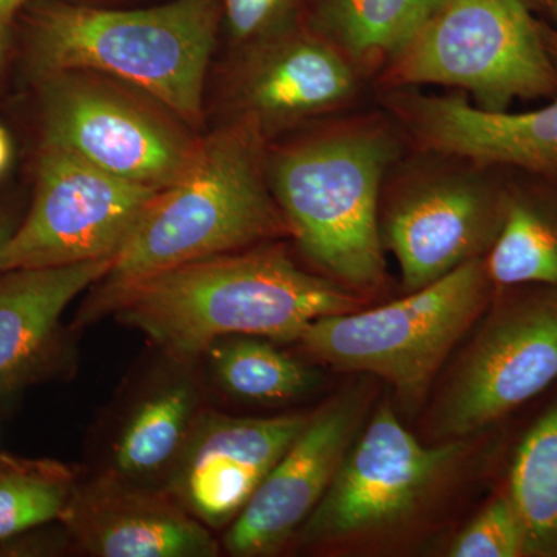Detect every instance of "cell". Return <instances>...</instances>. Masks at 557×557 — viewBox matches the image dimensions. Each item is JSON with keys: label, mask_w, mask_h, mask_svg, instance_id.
I'll return each instance as SVG.
<instances>
[{"label": "cell", "mask_w": 557, "mask_h": 557, "mask_svg": "<svg viewBox=\"0 0 557 557\" xmlns=\"http://www.w3.org/2000/svg\"><path fill=\"white\" fill-rule=\"evenodd\" d=\"M87 317L112 313L171 357L205 354L228 336L298 341L311 322L362 309L354 289L300 269L262 244L98 289Z\"/></svg>", "instance_id": "obj_1"}, {"label": "cell", "mask_w": 557, "mask_h": 557, "mask_svg": "<svg viewBox=\"0 0 557 557\" xmlns=\"http://www.w3.org/2000/svg\"><path fill=\"white\" fill-rule=\"evenodd\" d=\"M399 141L381 121H346L267 150V177L285 222L322 276L361 293L380 288L384 177Z\"/></svg>", "instance_id": "obj_2"}, {"label": "cell", "mask_w": 557, "mask_h": 557, "mask_svg": "<svg viewBox=\"0 0 557 557\" xmlns=\"http://www.w3.org/2000/svg\"><path fill=\"white\" fill-rule=\"evenodd\" d=\"M265 139L236 116L201 137L189 170L139 215L100 289L289 237L267 177Z\"/></svg>", "instance_id": "obj_3"}, {"label": "cell", "mask_w": 557, "mask_h": 557, "mask_svg": "<svg viewBox=\"0 0 557 557\" xmlns=\"http://www.w3.org/2000/svg\"><path fill=\"white\" fill-rule=\"evenodd\" d=\"M220 25V0L132 10L51 0L33 10L32 64L39 75L89 70L129 84L196 131Z\"/></svg>", "instance_id": "obj_4"}, {"label": "cell", "mask_w": 557, "mask_h": 557, "mask_svg": "<svg viewBox=\"0 0 557 557\" xmlns=\"http://www.w3.org/2000/svg\"><path fill=\"white\" fill-rule=\"evenodd\" d=\"M494 293L485 258L474 259L394 302L319 318L298 343L335 369L386 381L413 409Z\"/></svg>", "instance_id": "obj_5"}, {"label": "cell", "mask_w": 557, "mask_h": 557, "mask_svg": "<svg viewBox=\"0 0 557 557\" xmlns=\"http://www.w3.org/2000/svg\"><path fill=\"white\" fill-rule=\"evenodd\" d=\"M544 0H445L394 60L383 81L392 89L421 84L458 87L486 112L518 100L557 95V69L534 16Z\"/></svg>", "instance_id": "obj_6"}, {"label": "cell", "mask_w": 557, "mask_h": 557, "mask_svg": "<svg viewBox=\"0 0 557 557\" xmlns=\"http://www.w3.org/2000/svg\"><path fill=\"white\" fill-rule=\"evenodd\" d=\"M362 428L300 527L309 547H359L397 533L442 496L469 453L465 440L424 445L387 399Z\"/></svg>", "instance_id": "obj_7"}, {"label": "cell", "mask_w": 557, "mask_h": 557, "mask_svg": "<svg viewBox=\"0 0 557 557\" xmlns=\"http://www.w3.org/2000/svg\"><path fill=\"white\" fill-rule=\"evenodd\" d=\"M40 78L46 145L157 190L174 185L196 159L201 137L145 91L89 70Z\"/></svg>", "instance_id": "obj_8"}, {"label": "cell", "mask_w": 557, "mask_h": 557, "mask_svg": "<svg viewBox=\"0 0 557 557\" xmlns=\"http://www.w3.org/2000/svg\"><path fill=\"white\" fill-rule=\"evenodd\" d=\"M432 153L399 172L381 196V239L408 293L486 258L507 203V168Z\"/></svg>", "instance_id": "obj_9"}, {"label": "cell", "mask_w": 557, "mask_h": 557, "mask_svg": "<svg viewBox=\"0 0 557 557\" xmlns=\"http://www.w3.org/2000/svg\"><path fill=\"white\" fill-rule=\"evenodd\" d=\"M557 383V287L496 288L493 307L429 412L435 442L467 440Z\"/></svg>", "instance_id": "obj_10"}, {"label": "cell", "mask_w": 557, "mask_h": 557, "mask_svg": "<svg viewBox=\"0 0 557 557\" xmlns=\"http://www.w3.org/2000/svg\"><path fill=\"white\" fill-rule=\"evenodd\" d=\"M159 193L44 143L35 199L0 255V273L113 262Z\"/></svg>", "instance_id": "obj_11"}, {"label": "cell", "mask_w": 557, "mask_h": 557, "mask_svg": "<svg viewBox=\"0 0 557 557\" xmlns=\"http://www.w3.org/2000/svg\"><path fill=\"white\" fill-rule=\"evenodd\" d=\"M370 405V388L358 384L310 417L231 525L225 536L231 555H271L296 536L327 493Z\"/></svg>", "instance_id": "obj_12"}, {"label": "cell", "mask_w": 557, "mask_h": 557, "mask_svg": "<svg viewBox=\"0 0 557 557\" xmlns=\"http://www.w3.org/2000/svg\"><path fill=\"white\" fill-rule=\"evenodd\" d=\"M310 417L200 413L180 449L166 493L203 525L233 523Z\"/></svg>", "instance_id": "obj_13"}, {"label": "cell", "mask_w": 557, "mask_h": 557, "mask_svg": "<svg viewBox=\"0 0 557 557\" xmlns=\"http://www.w3.org/2000/svg\"><path fill=\"white\" fill-rule=\"evenodd\" d=\"M242 50L231 79L234 116L251 121L265 138L357 95V65L306 22Z\"/></svg>", "instance_id": "obj_14"}, {"label": "cell", "mask_w": 557, "mask_h": 557, "mask_svg": "<svg viewBox=\"0 0 557 557\" xmlns=\"http://www.w3.org/2000/svg\"><path fill=\"white\" fill-rule=\"evenodd\" d=\"M76 542L100 557H212L207 527L163 491L126 475H100L73 487L61 518Z\"/></svg>", "instance_id": "obj_15"}, {"label": "cell", "mask_w": 557, "mask_h": 557, "mask_svg": "<svg viewBox=\"0 0 557 557\" xmlns=\"http://www.w3.org/2000/svg\"><path fill=\"white\" fill-rule=\"evenodd\" d=\"M541 35L557 69V32ZM531 112H486L465 97L418 95L409 127L420 148L508 170L557 172V95Z\"/></svg>", "instance_id": "obj_16"}, {"label": "cell", "mask_w": 557, "mask_h": 557, "mask_svg": "<svg viewBox=\"0 0 557 557\" xmlns=\"http://www.w3.org/2000/svg\"><path fill=\"white\" fill-rule=\"evenodd\" d=\"M112 260L0 273V398L24 387L49 362L62 313L109 273Z\"/></svg>", "instance_id": "obj_17"}, {"label": "cell", "mask_w": 557, "mask_h": 557, "mask_svg": "<svg viewBox=\"0 0 557 557\" xmlns=\"http://www.w3.org/2000/svg\"><path fill=\"white\" fill-rule=\"evenodd\" d=\"M485 263L496 288L557 287V172L508 170L504 222Z\"/></svg>", "instance_id": "obj_18"}, {"label": "cell", "mask_w": 557, "mask_h": 557, "mask_svg": "<svg viewBox=\"0 0 557 557\" xmlns=\"http://www.w3.org/2000/svg\"><path fill=\"white\" fill-rule=\"evenodd\" d=\"M445 0H310L304 21L357 67L384 65L416 38Z\"/></svg>", "instance_id": "obj_19"}, {"label": "cell", "mask_w": 557, "mask_h": 557, "mask_svg": "<svg viewBox=\"0 0 557 557\" xmlns=\"http://www.w3.org/2000/svg\"><path fill=\"white\" fill-rule=\"evenodd\" d=\"M508 496L527 534V556L557 557V397L519 443Z\"/></svg>", "instance_id": "obj_20"}, {"label": "cell", "mask_w": 557, "mask_h": 557, "mask_svg": "<svg viewBox=\"0 0 557 557\" xmlns=\"http://www.w3.org/2000/svg\"><path fill=\"white\" fill-rule=\"evenodd\" d=\"M205 354L222 387L247 401H288L317 384L311 370L258 336H228Z\"/></svg>", "instance_id": "obj_21"}, {"label": "cell", "mask_w": 557, "mask_h": 557, "mask_svg": "<svg viewBox=\"0 0 557 557\" xmlns=\"http://www.w3.org/2000/svg\"><path fill=\"white\" fill-rule=\"evenodd\" d=\"M194 408L196 394L185 381L163 387L145 399L116 445V472L134 480L170 463L188 437Z\"/></svg>", "instance_id": "obj_22"}, {"label": "cell", "mask_w": 557, "mask_h": 557, "mask_svg": "<svg viewBox=\"0 0 557 557\" xmlns=\"http://www.w3.org/2000/svg\"><path fill=\"white\" fill-rule=\"evenodd\" d=\"M72 490L60 463L0 458V542L61 518Z\"/></svg>", "instance_id": "obj_23"}, {"label": "cell", "mask_w": 557, "mask_h": 557, "mask_svg": "<svg viewBox=\"0 0 557 557\" xmlns=\"http://www.w3.org/2000/svg\"><path fill=\"white\" fill-rule=\"evenodd\" d=\"M453 557L527 556V534L507 491L490 502L450 544Z\"/></svg>", "instance_id": "obj_24"}, {"label": "cell", "mask_w": 557, "mask_h": 557, "mask_svg": "<svg viewBox=\"0 0 557 557\" xmlns=\"http://www.w3.org/2000/svg\"><path fill=\"white\" fill-rule=\"evenodd\" d=\"M310 0H220L234 46L247 47L304 22Z\"/></svg>", "instance_id": "obj_25"}, {"label": "cell", "mask_w": 557, "mask_h": 557, "mask_svg": "<svg viewBox=\"0 0 557 557\" xmlns=\"http://www.w3.org/2000/svg\"><path fill=\"white\" fill-rule=\"evenodd\" d=\"M33 2H38V0H0V27L9 24L20 13L22 7Z\"/></svg>", "instance_id": "obj_26"}, {"label": "cell", "mask_w": 557, "mask_h": 557, "mask_svg": "<svg viewBox=\"0 0 557 557\" xmlns=\"http://www.w3.org/2000/svg\"><path fill=\"white\" fill-rule=\"evenodd\" d=\"M16 228V220L11 218L10 214H7V212H0V255H2L3 248L9 244Z\"/></svg>", "instance_id": "obj_27"}, {"label": "cell", "mask_w": 557, "mask_h": 557, "mask_svg": "<svg viewBox=\"0 0 557 557\" xmlns=\"http://www.w3.org/2000/svg\"><path fill=\"white\" fill-rule=\"evenodd\" d=\"M10 153L9 135H7V132L0 127V172L5 170L7 164H9Z\"/></svg>", "instance_id": "obj_28"}, {"label": "cell", "mask_w": 557, "mask_h": 557, "mask_svg": "<svg viewBox=\"0 0 557 557\" xmlns=\"http://www.w3.org/2000/svg\"><path fill=\"white\" fill-rule=\"evenodd\" d=\"M555 5H556V10H557V0H556V2H555Z\"/></svg>", "instance_id": "obj_29"}]
</instances>
